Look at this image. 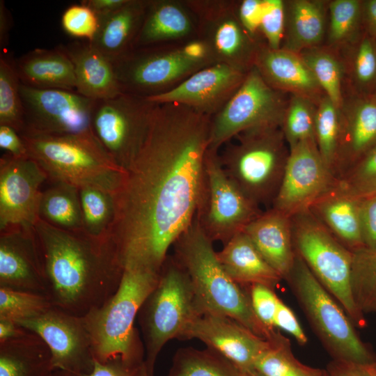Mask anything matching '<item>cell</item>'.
Wrapping results in <instances>:
<instances>
[{
	"label": "cell",
	"instance_id": "94428289",
	"mask_svg": "<svg viewBox=\"0 0 376 376\" xmlns=\"http://www.w3.org/2000/svg\"><path fill=\"white\" fill-rule=\"evenodd\" d=\"M134 376H150L147 370L145 362H143L139 367L136 368Z\"/></svg>",
	"mask_w": 376,
	"mask_h": 376
},
{
	"label": "cell",
	"instance_id": "83f0119b",
	"mask_svg": "<svg viewBox=\"0 0 376 376\" xmlns=\"http://www.w3.org/2000/svg\"><path fill=\"white\" fill-rule=\"evenodd\" d=\"M216 253L228 275L242 287L261 284L274 289L282 280L244 231L235 235Z\"/></svg>",
	"mask_w": 376,
	"mask_h": 376
},
{
	"label": "cell",
	"instance_id": "603a6c76",
	"mask_svg": "<svg viewBox=\"0 0 376 376\" xmlns=\"http://www.w3.org/2000/svg\"><path fill=\"white\" fill-rule=\"evenodd\" d=\"M242 231L269 265L286 280L296 257L291 217L272 207L263 212Z\"/></svg>",
	"mask_w": 376,
	"mask_h": 376
},
{
	"label": "cell",
	"instance_id": "1f68e13d",
	"mask_svg": "<svg viewBox=\"0 0 376 376\" xmlns=\"http://www.w3.org/2000/svg\"><path fill=\"white\" fill-rule=\"evenodd\" d=\"M191 30V20L179 4L167 1H150L134 48L153 46L180 38L187 36Z\"/></svg>",
	"mask_w": 376,
	"mask_h": 376
},
{
	"label": "cell",
	"instance_id": "bcb514c9",
	"mask_svg": "<svg viewBox=\"0 0 376 376\" xmlns=\"http://www.w3.org/2000/svg\"><path fill=\"white\" fill-rule=\"evenodd\" d=\"M61 26L68 35L91 42L99 29L100 20L91 8L81 2L64 10Z\"/></svg>",
	"mask_w": 376,
	"mask_h": 376
},
{
	"label": "cell",
	"instance_id": "7dc6e473",
	"mask_svg": "<svg viewBox=\"0 0 376 376\" xmlns=\"http://www.w3.org/2000/svg\"><path fill=\"white\" fill-rule=\"evenodd\" d=\"M285 26V3L281 0H265L260 25L267 46L272 49L281 48Z\"/></svg>",
	"mask_w": 376,
	"mask_h": 376
},
{
	"label": "cell",
	"instance_id": "db71d44e",
	"mask_svg": "<svg viewBox=\"0 0 376 376\" xmlns=\"http://www.w3.org/2000/svg\"><path fill=\"white\" fill-rule=\"evenodd\" d=\"M0 147L15 157H28L26 147L19 134L13 127L0 125Z\"/></svg>",
	"mask_w": 376,
	"mask_h": 376
},
{
	"label": "cell",
	"instance_id": "52a82bcc",
	"mask_svg": "<svg viewBox=\"0 0 376 376\" xmlns=\"http://www.w3.org/2000/svg\"><path fill=\"white\" fill-rule=\"evenodd\" d=\"M219 159L230 180L260 206L273 203L285 171L290 150L281 127H261L237 136Z\"/></svg>",
	"mask_w": 376,
	"mask_h": 376
},
{
	"label": "cell",
	"instance_id": "5bb4252c",
	"mask_svg": "<svg viewBox=\"0 0 376 376\" xmlns=\"http://www.w3.org/2000/svg\"><path fill=\"white\" fill-rule=\"evenodd\" d=\"M20 94L24 113L21 134L95 136L91 120L96 100L76 91L40 89L22 84Z\"/></svg>",
	"mask_w": 376,
	"mask_h": 376
},
{
	"label": "cell",
	"instance_id": "7bdbcfd3",
	"mask_svg": "<svg viewBox=\"0 0 376 376\" xmlns=\"http://www.w3.org/2000/svg\"><path fill=\"white\" fill-rule=\"evenodd\" d=\"M336 184L359 200L376 196V146L339 177Z\"/></svg>",
	"mask_w": 376,
	"mask_h": 376
},
{
	"label": "cell",
	"instance_id": "03108f58",
	"mask_svg": "<svg viewBox=\"0 0 376 376\" xmlns=\"http://www.w3.org/2000/svg\"><path fill=\"white\" fill-rule=\"evenodd\" d=\"M374 39H375V38H374ZM375 42H376V39H375Z\"/></svg>",
	"mask_w": 376,
	"mask_h": 376
},
{
	"label": "cell",
	"instance_id": "e0dca14e",
	"mask_svg": "<svg viewBox=\"0 0 376 376\" xmlns=\"http://www.w3.org/2000/svg\"><path fill=\"white\" fill-rule=\"evenodd\" d=\"M48 177L29 157L9 153L0 158V231L13 226L33 227L39 217L42 184Z\"/></svg>",
	"mask_w": 376,
	"mask_h": 376
},
{
	"label": "cell",
	"instance_id": "cb8c5ba5",
	"mask_svg": "<svg viewBox=\"0 0 376 376\" xmlns=\"http://www.w3.org/2000/svg\"><path fill=\"white\" fill-rule=\"evenodd\" d=\"M61 46L72 63L76 92L94 100L123 93L113 63L91 42L74 41Z\"/></svg>",
	"mask_w": 376,
	"mask_h": 376
},
{
	"label": "cell",
	"instance_id": "f6af8a7d",
	"mask_svg": "<svg viewBox=\"0 0 376 376\" xmlns=\"http://www.w3.org/2000/svg\"><path fill=\"white\" fill-rule=\"evenodd\" d=\"M352 73L361 96H371L376 91V42L367 33L357 42Z\"/></svg>",
	"mask_w": 376,
	"mask_h": 376
},
{
	"label": "cell",
	"instance_id": "6f0895ef",
	"mask_svg": "<svg viewBox=\"0 0 376 376\" xmlns=\"http://www.w3.org/2000/svg\"><path fill=\"white\" fill-rule=\"evenodd\" d=\"M13 26V17L3 0L0 1V49L1 53L6 52L9 42L10 31Z\"/></svg>",
	"mask_w": 376,
	"mask_h": 376
},
{
	"label": "cell",
	"instance_id": "c3c4849f",
	"mask_svg": "<svg viewBox=\"0 0 376 376\" xmlns=\"http://www.w3.org/2000/svg\"><path fill=\"white\" fill-rule=\"evenodd\" d=\"M252 308L258 320L269 330H275L274 316L280 298L274 289L261 284L249 287Z\"/></svg>",
	"mask_w": 376,
	"mask_h": 376
},
{
	"label": "cell",
	"instance_id": "91938a15",
	"mask_svg": "<svg viewBox=\"0 0 376 376\" xmlns=\"http://www.w3.org/2000/svg\"><path fill=\"white\" fill-rule=\"evenodd\" d=\"M29 331L15 322L0 319V342L21 337Z\"/></svg>",
	"mask_w": 376,
	"mask_h": 376
},
{
	"label": "cell",
	"instance_id": "ffe728a7",
	"mask_svg": "<svg viewBox=\"0 0 376 376\" xmlns=\"http://www.w3.org/2000/svg\"><path fill=\"white\" fill-rule=\"evenodd\" d=\"M0 288L46 296L34 226H13L0 231Z\"/></svg>",
	"mask_w": 376,
	"mask_h": 376
},
{
	"label": "cell",
	"instance_id": "f35d334b",
	"mask_svg": "<svg viewBox=\"0 0 376 376\" xmlns=\"http://www.w3.org/2000/svg\"><path fill=\"white\" fill-rule=\"evenodd\" d=\"M352 288L359 311L364 315L376 314V249L353 252Z\"/></svg>",
	"mask_w": 376,
	"mask_h": 376
},
{
	"label": "cell",
	"instance_id": "44dd1931",
	"mask_svg": "<svg viewBox=\"0 0 376 376\" xmlns=\"http://www.w3.org/2000/svg\"><path fill=\"white\" fill-rule=\"evenodd\" d=\"M265 82L276 91L299 95L318 103L324 95L299 54L283 48L258 47L254 65Z\"/></svg>",
	"mask_w": 376,
	"mask_h": 376
},
{
	"label": "cell",
	"instance_id": "b9f144b4",
	"mask_svg": "<svg viewBox=\"0 0 376 376\" xmlns=\"http://www.w3.org/2000/svg\"><path fill=\"white\" fill-rule=\"evenodd\" d=\"M329 21L327 40L331 45H340L357 38L362 21V1L333 0L328 4Z\"/></svg>",
	"mask_w": 376,
	"mask_h": 376
},
{
	"label": "cell",
	"instance_id": "8992f818",
	"mask_svg": "<svg viewBox=\"0 0 376 376\" xmlns=\"http://www.w3.org/2000/svg\"><path fill=\"white\" fill-rule=\"evenodd\" d=\"M202 314L187 274L168 256L156 286L137 316L144 340V362L150 376L163 347L174 338L185 340L191 323Z\"/></svg>",
	"mask_w": 376,
	"mask_h": 376
},
{
	"label": "cell",
	"instance_id": "e575fe53",
	"mask_svg": "<svg viewBox=\"0 0 376 376\" xmlns=\"http://www.w3.org/2000/svg\"><path fill=\"white\" fill-rule=\"evenodd\" d=\"M269 341L255 361L256 373L263 376H329L327 370L300 362L292 352L290 340L279 331Z\"/></svg>",
	"mask_w": 376,
	"mask_h": 376
},
{
	"label": "cell",
	"instance_id": "836d02e7",
	"mask_svg": "<svg viewBox=\"0 0 376 376\" xmlns=\"http://www.w3.org/2000/svg\"><path fill=\"white\" fill-rule=\"evenodd\" d=\"M166 376H256V374L248 373L210 348L184 347L175 352Z\"/></svg>",
	"mask_w": 376,
	"mask_h": 376
},
{
	"label": "cell",
	"instance_id": "681fc988",
	"mask_svg": "<svg viewBox=\"0 0 376 376\" xmlns=\"http://www.w3.org/2000/svg\"><path fill=\"white\" fill-rule=\"evenodd\" d=\"M359 210L364 246L376 249V196L361 200Z\"/></svg>",
	"mask_w": 376,
	"mask_h": 376
},
{
	"label": "cell",
	"instance_id": "9a60e30c",
	"mask_svg": "<svg viewBox=\"0 0 376 376\" xmlns=\"http://www.w3.org/2000/svg\"><path fill=\"white\" fill-rule=\"evenodd\" d=\"M17 323L45 341L52 354L54 370L83 375L93 370L95 357L84 317L52 306Z\"/></svg>",
	"mask_w": 376,
	"mask_h": 376
},
{
	"label": "cell",
	"instance_id": "f5cc1de1",
	"mask_svg": "<svg viewBox=\"0 0 376 376\" xmlns=\"http://www.w3.org/2000/svg\"><path fill=\"white\" fill-rule=\"evenodd\" d=\"M327 370L329 376H376V359L367 363L334 359Z\"/></svg>",
	"mask_w": 376,
	"mask_h": 376
},
{
	"label": "cell",
	"instance_id": "7c38bea8",
	"mask_svg": "<svg viewBox=\"0 0 376 376\" xmlns=\"http://www.w3.org/2000/svg\"><path fill=\"white\" fill-rule=\"evenodd\" d=\"M286 104L253 66L236 92L211 118L208 148L218 150L238 134L253 128L281 127Z\"/></svg>",
	"mask_w": 376,
	"mask_h": 376
},
{
	"label": "cell",
	"instance_id": "f1b7e54d",
	"mask_svg": "<svg viewBox=\"0 0 376 376\" xmlns=\"http://www.w3.org/2000/svg\"><path fill=\"white\" fill-rule=\"evenodd\" d=\"M150 1L127 0L107 17L91 42L112 63L127 54L143 24Z\"/></svg>",
	"mask_w": 376,
	"mask_h": 376
},
{
	"label": "cell",
	"instance_id": "2e32d148",
	"mask_svg": "<svg viewBox=\"0 0 376 376\" xmlns=\"http://www.w3.org/2000/svg\"><path fill=\"white\" fill-rule=\"evenodd\" d=\"M289 150L272 207L291 217L308 210L336 179L323 162L315 141L299 143Z\"/></svg>",
	"mask_w": 376,
	"mask_h": 376
},
{
	"label": "cell",
	"instance_id": "816d5d0a",
	"mask_svg": "<svg viewBox=\"0 0 376 376\" xmlns=\"http://www.w3.org/2000/svg\"><path fill=\"white\" fill-rule=\"evenodd\" d=\"M265 0H244L240 5L238 19L251 36L260 30Z\"/></svg>",
	"mask_w": 376,
	"mask_h": 376
},
{
	"label": "cell",
	"instance_id": "3957f363",
	"mask_svg": "<svg viewBox=\"0 0 376 376\" xmlns=\"http://www.w3.org/2000/svg\"><path fill=\"white\" fill-rule=\"evenodd\" d=\"M212 243L194 217L173 244V257L187 274L203 314L231 318L259 336L270 339L277 331L268 329L256 317L249 290L228 275Z\"/></svg>",
	"mask_w": 376,
	"mask_h": 376
},
{
	"label": "cell",
	"instance_id": "d4e9b609",
	"mask_svg": "<svg viewBox=\"0 0 376 376\" xmlns=\"http://www.w3.org/2000/svg\"><path fill=\"white\" fill-rule=\"evenodd\" d=\"M360 201L347 194L336 182L309 208L325 228L352 252L365 248L360 221Z\"/></svg>",
	"mask_w": 376,
	"mask_h": 376
},
{
	"label": "cell",
	"instance_id": "484cf974",
	"mask_svg": "<svg viewBox=\"0 0 376 376\" xmlns=\"http://www.w3.org/2000/svg\"><path fill=\"white\" fill-rule=\"evenodd\" d=\"M210 46L215 63H225L248 72L253 65L258 46L239 19L219 7L207 15Z\"/></svg>",
	"mask_w": 376,
	"mask_h": 376
},
{
	"label": "cell",
	"instance_id": "9f6ffc18",
	"mask_svg": "<svg viewBox=\"0 0 376 376\" xmlns=\"http://www.w3.org/2000/svg\"><path fill=\"white\" fill-rule=\"evenodd\" d=\"M127 0H83L81 2L91 8L101 20L123 6Z\"/></svg>",
	"mask_w": 376,
	"mask_h": 376
},
{
	"label": "cell",
	"instance_id": "7402d4cb",
	"mask_svg": "<svg viewBox=\"0 0 376 376\" xmlns=\"http://www.w3.org/2000/svg\"><path fill=\"white\" fill-rule=\"evenodd\" d=\"M375 146L376 100L372 96H361L340 110L336 179Z\"/></svg>",
	"mask_w": 376,
	"mask_h": 376
},
{
	"label": "cell",
	"instance_id": "e7e4bbea",
	"mask_svg": "<svg viewBox=\"0 0 376 376\" xmlns=\"http://www.w3.org/2000/svg\"><path fill=\"white\" fill-rule=\"evenodd\" d=\"M256 376H263V375H261L260 374L256 373Z\"/></svg>",
	"mask_w": 376,
	"mask_h": 376
},
{
	"label": "cell",
	"instance_id": "ab89813d",
	"mask_svg": "<svg viewBox=\"0 0 376 376\" xmlns=\"http://www.w3.org/2000/svg\"><path fill=\"white\" fill-rule=\"evenodd\" d=\"M340 134V110L324 95L317 106L315 142L323 162L334 177Z\"/></svg>",
	"mask_w": 376,
	"mask_h": 376
},
{
	"label": "cell",
	"instance_id": "4fadbf2b",
	"mask_svg": "<svg viewBox=\"0 0 376 376\" xmlns=\"http://www.w3.org/2000/svg\"><path fill=\"white\" fill-rule=\"evenodd\" d=\"M155 104L146 96L128 93L95 101L91 120L94 135L125 170L143 142Z\"/></svg>",
	"mask_w": 376,
	"mask_h": 376
},
{
	"label": "cell",
	"instance_id": "5b68a950",
	"mask_svg": "<svg viewBox=\"0 0 376 376\" xmlns=\"http://www.w3.org/2000/svg\"><path fill=\"white\" fill-rule=\"evenodd\" d=\"M19 135L29 157L46 173L49 182L79 189L96 187L114 194L124 180L126 170L113 161L95 136Z\"/></svg>",
	"mask_w": 376,
	"mask_h": 376
},
{
	"label": "cell",
	"instance_id": "d590c367",
	"mask_svg": "<svg viewBox=\"0 0 376 376\" xmlns=\"http://www.w3.org/2000/svg\"><path fill=\"white\" fill-rule=\"evenodd\" d=\"M20 81L15 59L3 52L0 54V125H7L19 134L24 130V113Z\"/></svg>",
	"mask_w": 376,
	"mask_h": 376
},
{
	"label": "cell",
	"instance_id": "277c9868",
	"mask_svg": "<svg viewBox=\"0 0 376 376\" xmlns=\"http://www.w3.org/2000/svg\"><path fill=\"white\" fill-rule=\"evenodd\" d=\"M159 272L124 269L114 295L84 317L95 360L104 363L120 359L134 368L144 362L145 347L134 322L158 282Z\"/></svg>",
	"mask_w": 376,
	"mask_h": 376
},
{
	"label": "cell",
	"instance_id": "60d3db41",
	"mask_svg": "<svg viewBox=\"0 0 376 376\" xmlns=\"http://www.w3.org/2000/svg\"><path fill=\"white\" fill-rule=\"evenodd\" d=\"M306 97L292 95L286 106L281 130L289 150L299 143L315 141L317 107Z\"/></svg>",
	"mask_w": 376,
	"mask_h": 376
},
{
	"label": "cell",
	"instance_id": "7a4b0ae2",
	"mask_svg": "<svg viewBox=\"0 0 376 376\" xmlns=\"http://www.w3.org/2000/svg\"><path fill=\"white\" fill-rule=\"evenodd\" d=\"M34 230L52 306L84 317L114 295L124 269L110 236L63 230L40 217Z\"/></svg>",
	"mask_w": 376,
	"mask_h": 376
},
{
	"label": "cell",
	"instance_id": "30bf717a",
	"mask_svg": "<svg viewBox=\"0 0 376 376\" xmlns=\"http://www.w3.org/2000/svg\"><path fill=\"white\" fill-rule=\"evenodd\" d=\"M212 61L207 42L194 41L172 51L134 48L113 64L123 93L149 96Z\"/></svg>",
	"mask_w": 376,
	"mask_h": 376
},
{
	"label": "cell",
	"instance_id": "d6986e66",
	"mask_svg": "<svg viewBox=\"0 0 376 376\" xmlns=\"http://www.w3.org/2000/svg\"><path fill=\"white\" fill-rule=\"evenodd\" d=\"M196 338L243 370L255 375L254 363L269 341L235 320L221 315L203 313L188 329L185 340Z\"/></svg>",
	"mask_w": 376,
	"mask_h": 376
},
{
	"label": "cell",
	"instance_id": "ee69618b",
	"mask_svg": "<svg viewBox=\"0 0 376 376\" xmlns=\"http://www.w3.org/2000/svg\"><path fill=\"white\" fill-rule=\"evenodd\" d=\"M52 306L45 295L0 288V319L17 322L37 316Z\"/></svg>",
	"mask_w": 376,
	"mask_h": 376
},
{
	"label": "cell",
	"instance_id": "11a10c76",
	"mask_svg": "<svg viewBox=\"0 0 376 376\" xmlns=\"http://www.w3.org/2000/svg\"><path fill=\"white\" fill-rule=\"evenodd\" d=\"M136 368L126 365L120 359L104 363L95 359L91 372L81 376H134Z\"/></svg>",
	"mask_w": 376,
	"mask_h": 376
},
{
	"label": "cell",
	"instance_id": "8fae6325",
	"mask_svg": "<svg viewBox=\"0 0 376 376\" xmlns=\"http://www.w3.org/2000/svg\"><path fill=\"white\" fill-rule=\"evenodd\" d=\"M262 213L259 205L227 176L218 150L208 148L195 215L204 233L212 242L224 244Z\"/></svg>",
	"mask_w": 376,
	"mask_h": 376
},
{
	"label": "cell",
	"instance_id": "d6a6232c",
	"mask_svg": "<svg viewBox=\"0 0 376 376\" xmlns=\"http://www.w3.org/2000/svg\"><path fill=\"white\" fill-rule=\"evenodd\" d=\"M50 182L41 192L39 217L63 230H84L79 189L64 182Z\"/></svg>",
	"mask_w": 376,
	"mask_h": 376
},
{
	"label": "cell",
	"instance_id": "4316f807",
	"mask_svg": "<svg viewBox=\"0 0 376 376\" xmlns=\"http://www.w3.org/2000/svg\"><path fill=\"white\" fill-rule=\"evenodd\" d=\"M15 66L21 84L26 86L76 91L73 65L61 45L34 49L15 59Z\"/></svg>",
	"mask_w": 376,
	"mask_h": 376
},
{
	"label": "cell",
	"instance_id": "680465c9",
	"mask_svg": "<svg viewBox=\"0 0 376 376\" xmlns=\"http://www.w3.org/2000/svg\"><path fill=\"white\" fill-rule=\"evenodd\" d=\"M362 21L366 33L376 39V0L362 1Z\"/></svg>",
	"mask_w": 376,
	"mask_h": 376
},
{
	"label": "cell",
	"instance_id": "74e56055",
	"mask_svg": "<svg viewBox=\"0 0 376 376\" xmlns=\"http://www.w3.org/2000/svg\"><path fill=\"white\" fill-rule=\"evenodd\" d=\"M313 77L334 105L339 109L343 105L342 96L343 66L338 59L327 50L317 47L299 53Z\"/></svg>",
	"mask_w": 376,
	"mask_h": 376
},
{
	"label": "cell",
	"instance_id": "ac0fdd59",
	"mask_svg": "<svg viewBox=\"0 0 376 376\" xmlns=\"http://www.w3.org/2000/svg\"><path fill=\"white\" fill-rule=\"evenodd\" d=\"M246 73L225 63H214L171 89L146 97L154 104H182L211 116L236 92Z\"/></svg>",
	"mask_w": 376,
	"mask_h": 376
},
{
	"label": "cell",
	"instance_id": "f907efd6",
	"mask_svg": "<svg viewBox=\"0 0 376 376\" xmlns=\"http://www.w3.org/2000/svg\"><path fill=\"white\" fill-rule=\"evenodd\" d=\"M274 325L290 334L299 345H306L308 338L295 314L281 299L274 316Z\"/></svg>",
	"mask_w": 376,
	"mask_h": 376
},
{
	"label": "cell",
	"instance_id": "9c48e42d",
	"mask_svg": "<svg viewBox=\"0 0 376 376\" xmlns=\"http://www.w3.org/2000/svg\"><path fill=\"white\" fill-rule=\"evenodd\" d=\"M296 253L323 287L338 301L355 326H366L352 288L353 252L342 244L311 212L291 217Z\"/></svg>",
	"mask_w": 376,
	"mask_h": 376
},
{
	"label": "cell",
	"instance_id": "6da1fadb",
	"mask_svg": "<svg viewBox=\"0 0 376 376\" xmlns=\"http://www.w3.org/2000/svg\"><path fill=\"white\" fill-rule=\"evenodd\" d=\"M211 116L155 104L146 137L113 194L109 236L123 269L159 272L193 222L209 147Z\"/></svg>",
	"mask_w": 376,
	"mask_h": 376
},
{
	"label": "cell",
	"instance_id": "f546056e",
	"mask_svg": "<svg viewBox=\"0 0 376 376\" xmlns=\"http://www.w3.org/2000/svg\"><path fill=\"white\" fill-rule=\"evenodd\" d=\"M285 3V26L281 48L299 54L317 47L327 31L325 2L292 0Z\"/></svg>",
	"mask_w": 376,
	"mask_h": 376
},
{
	"label": "cell",
	"instance_id": "be15d7a7",
	"mask_svg": "<svg viewBox=\"0 0 376 376\" xmlns=\"http://www.w3.org/2000/svg\"><path fill=\"white\" fill-rule=\"evenodd\" d=\"M371 96L376 100V91L374 92V93Z\"/></svg>",
	"mask_w": 376,
	"mask_h": 376
},
{
	"label": "cell",
	"instance_id": "ba28073f",
	"mask_svg": "<svg viewBox=\"0 0 376 376\" xmlns=\"http://www.w3.org/2000/svg\"><path fill=\"white\" fill-rule=\"evenodd\" d=\"M313 329L334 359L367 363L376 356L358 336L338 301L323 287L296 253L285 280Z\"/></svg>",
	"mask_w": 376,
	"mask_h": 376
},
{
	"label": "cell",
	"instance_id": "6125c7cd",
	"mask_svg": "<svg viewBox=\"0 0 376 376\" xmlns=\"http://www.w3.org/2000/svg\"><path fill=\"white\" fill-rule=\"evenodd\" d=\"M49 376H81L73 373L62 370H54Z\"/></svg>",
	"mask_w": 376,
	"mask_h": 376
},
{
	"label": "cell",
	"instance_id": "4dcf8cb0",
	"mask_svg": "<svg viewBox=\"0 0 376 376\" xmlns=\"http://www.w3.org/2000/svg\"><path fill=\"white\" fill-rule=\"evenodd\" d=\"M53 371L51 352L35 333L0 342V376H49Z\"/></svg>",
	"mask_w": 376,
	"mask_h": 376
},
{
	"label": "cell",
	"instance_id": "8d00e7d4",
	"mask_svg": "<svg viewBox=\"0 0 376 376\" xmlns=\"http://www.w3.org/2000/svg\"><path fill=\"white\" fill-rule=\"evenodd\" d=\"M83 230L95 237L109 236L115 216L113 194L92 187L79 189Z\"/></svg>",
	"mask_w": 376,
	"mask_h": 376
}]
</instances>
